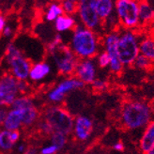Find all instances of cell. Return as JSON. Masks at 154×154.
Instances as JSON below:
<instances>
[{
  "label": "cell",
  "instance_id": "obj_6",
  "mask_svg": "<svg viewBox=\"0 0 154 154\" xmlns=\"http://www.w3.org/2000/svg\"><path fill=\"white\" fill-rule=\"evenodd\" d=\"M138 9L139 0H115V13L121 28L132 30L140 28Z\"/></svg>",
  "mask_w": 154,
  "mask_h": 154
},
{
  "label": "cell",
  "instance_id": "obj_21",
  "mask_svg": "<svg viewBox=\"0 0 154 154\" xmlns=\"http://www.w3.org/2000/svg\"><path fill=\"white\" fill-rule=\"evenodd\" d=\"M146 126L147 127L140 139V149L144 154L154 147V121L149 122Z\"/></svg>",
  "mask_w": 154,
  "mask_h": 154
},
{
  "label": "cell",
  "instance_id": "obj_3",
  "mask_svg": "<svg viewBox=\"0 0 154 154\" xmlns=\"http://www.w3.org/2000/svg\"><path fill=\"white\" fill-rule=\"evenodd\" d=\"M151 118L150 106L144 102H126L121 108V120L125 127L136 130L146 126Z\"/></svg>",
  "mask_w": 154,
  "mask_h": 154
},
{
  "label": "cell",
  "instance_id": "obj_17",
  "mask_svg": "<svg viewBox=\"0 0 154 154\" xmlns=\"http://www.w3.org/2000/svg\"><path fill=\"white\" fill-rule=\"evenodd\" d=\"M138 16L140 27L154 25V10L148 0H139Z\"/></svg>",
  "mask_w": 154,
  "mask_h": 154
},
{
  "label": "cell",
  "instance_id": "obj_5",
  "mask_svg": "<svg viewBox=\"0 0 154 154\" xmlns=\"http://www.w3.org/2000/svg\"><path fill=\"white\" fill-rule=\"evenodd\" d=\"M5 57L10 69V73L18 81H26L28 79V75L32 63L18 46L10 42L6 47Z\"/></svg>",
  "mask_w": 154,
  "mask_h": 154
},
{
  "label": "cell",
  "instance_id": "obj_16",
  "mask_svg": "<svg viewBox=\"0 0 154 154\" xmlns=\"http://www.w3.org/2000/svg\"><path fill=\"white\" fill-rule=\"evenodd\" d=\"M20 139L19 131L0 130V150L3 152L11 151Z\"/></svg>",
  "mask_w": 154,
  "mask_h": 154
},
{
  "label": "cell",
  "instance_id": "obj_12",
  "mask_svg": "<svg viewBox=\"0 0 154 154\" xmlns=\"http://www.w3.org/2000/svg\"><path fill=\"white\" fill-rule=\"evenodd\" d=\"M11 107L19 109L22 112L23 126H32L38 119V110L33 100L26 95H19Z\"/></svg>",
  "mask_w": 154,
  "mask_h": 154
},
{
  "label": "cell",
  "instance_id": "obj_15",
  "mask_svg": "<svg viewBox=\"0 0 154 154\" xmlns=\"http://www.w3.org/2000/svg\"><path fill=\"white\" fill-rule=\"evenodd\" d=\"M52 72V67L47 61H38L32 64L30 69L28 79L32 82H41L49 76Z\"/></svg>",
  "mask_w": 154,
  "mask_h": 154
},
{
  "label": "cell",
  "instance_id": "obj_35",
  "mask_svg": "<svg viewBox=\"0 0 154 154\" xmlns=\"http://www.w3.org/2000/svg\"><path fill=\"white\" fill-rule=\"evenodd\" d=\"M113 149L117 151H122L123 149H124V145H123L121 142H117L116 144H114Z\"/></svg>",
  "mask_w": 154,
  "mask_h": 154
},
{
  "label": "cell",
  "instance_id": "obj_20",
  "mask_svg": "<svg viewBox=\"0 0 154 154\" xmlns=\"http://www.w3.org/2000/svg\"><path fill=\"white\" fill-rule=\"evenodd\" d=\"M139 54L154 63V38L151 34H141L139 41Z\"/></svg>",
  "mask_w": 154,
  "mask_h": 154
},
{
  "label": "cell",
  "instance_id": "obj_28",
  "mask_svg": "<svg viewBox=\"0 0 154 154\" xmlns=\"http://www.w3.org/2000/svg\"><path fill=\"white\" fill-rule=\"evenodd\" d=\"M91 87L96 92H103L108 88V83L101 78H96L91 84Z\"/></svg>",
  "mask_w": 154,
  "mask_h": 154
},
{
  "label": "cell",
  "instance_id": "obj_33",
  "mask_svg": "<svg viewBox=\"0 0 154 154\" xmlns=\"http://www.w3.org/2000/svg\"><path fill=\"white\" fill-rule=\"evenodd\" d=\"M2 35L4 36V37H6V38H10L11 35H12V33H13V29H12V27L11 26H9V25H7L5 27H4V29L2 30Z\"/></svg>",
  "mask_w": 154,
  "mask_h": 154
},
{
  "label": "cell",
  "instance_id": "obj_18",
  "mask_svg": "<svg viewBox=\"0 0 154 154\" xmlns=\"http://www.w3.org/2000/svg\"><path fill=\"white\" fill-rule=\"evenodd\" d=\"M77 25L78 24H77L74 15H69L64 13L56 21H54V29L57 33L63 34L72 31Z\"/></svg>",
  "mask_w": 154,
  "mask_h": 154
},
{
  "label": "cell",
  "instance_id": "obj_7",
  "mask_svg": "<svg viewBox=\"0 0 154 154\" xmlns=\"http://www.w3.org/2000/svg\"><path fill=\"white\" fill-rule=\"evenodd\" d=\"M43 119L47 121L54 132H60L67 135L72 132L74 119L66 108L60 105H51L45 110Z\"/></svg>",
  "mask_w": 154,
  "mask_h": 154
},
{
  "label": "cell",
  "instance_id": "obj_37",
  "mask_svg": "<svg viewBox=\"0 0 154 154\" xmlns=\"http://www.w3.org/2000/svg\"><path fill=\"white\" fill-rule=\"evenodd\" d=\"M37 153H38V151H37V149H34V148H28V149H26V151L24 152V154H37Z\"/></svg>",
  "mask_w": 154,
  "mask_h": 154
},
{
  "label": "cell",
  "instance_id": "obj_1",
  "mask_svg": "<svg viewBox=\"0 0 154 154\" xmlns=\"http://www.w3.org/2000/svg\"><path fill=\"white\" fill-rule=\"evenodd\" d=\"M68 45L78 59L95 58L102 51V38L93 30L77 25L72 31Z\"/></svg>",
  "mask_w": 154,
  "mask_h": 154
},
{
  "label": "cell",
  "instance_id": "obj_2",
  "mask_svg": "<svg viewBox=\"0 0 154 154\" xmlns=\"http://www.w3.org/2000/svg\"><path fill=\"white\" fill-rule=\"evenodd\" d=\"M46 52L52 57L59 74L66 77L73 75L78 57L68 43L64 42L62 34H55L53 40L47 43Z\"/></svg>",
  "mask_w": 154,
  "mask_h": 154
},
{
  "label": "cell",
  "instance_id": "obj_39",
  "mask_svg": "<svg viewBox=\"0 0 154 154\" xmlns=\"http://www.w3.org/2000/svg\"><path fill=\"white\" fill-rule=\"evenodd\" d=\"M146 154H154V147L150 149V150H149L147 153H146Z\"/></svg>",
  "mask_w": 154,
  "mask_h": 154
},
{
  "label": "cell",
  "instance_id": "obj_22",
  "mask_svg": "<svg viewBox=\"0 0 154 154\" xmlns=\"http://www.w3.org/2000/svg\"><path fill=\"white\" fill-rule=\"evenodd\" d=\"M96 11L102 22L115 13V0H96Z\"/></svg>",
  "mask_w": 154,
  "mask_h": 154
},
{
  "label": "cell",
  "instance_id": "obj_27",
  "mask_svg": "<svg viewBox=\"0 0 154 154\" xmlns=\"http://www.w3.org/2000/svg\"><path fill=\"white\" fill-rule=\"evenodd\" d=\"M61 8H62L63 12L65 14L69 15H75L76 10H77V3L72 2V1H66V0H62L59 1Z\"/></svg>",
  "mask_w": 154,
  "mask_h": 154
},
{
  "label": "cell",
  "instance_id": "obj_9",
  "mask_svg": "<svg viewBox=\"0 0 154 154\" xmlns=\"http://www.w3.org/2000/svg\"><path fill=\"white\" fill-rule=\"evenodd\" d=\"M119 37V30L117 29L107 32L102 38V47L103 48V51L106 52L107 55L109 56L110 58V63L108 68L111 71V72L115 74H119L123 70V67H124L119 57V53H118Z\"/></svg>",
  "mask_w": 154,
  "mask_h": 154
},
{
  "label": "cell",
  "instance_id": "obj_19",
  "mask_svg": "<svg viewBox=\"0 0 154 154\" xmlns=\"http://www.w3.org/2000/svg\"><path fill=\"white\" fill-rule=\"evenodd\" d=\"M2 126L4 129L9 131H19L23 126L22 112L19 109L10 107Z\"/></svg>",
  "mask_w": 154,
  "mask_h": 154
},
{
  "label": "cell",
  "instance_id": "obj_30",
  "mask_svg": "<svg viewBox=\"0 0 154 154\" xmlns=\"http://www.w3.org/2000/svg\"><path fill=\"white\" fill-rule=\"evenodd\" d=\"M58 148H57L55 145L50 144L48 146H44L43 148L40 150L41 154H56L58 151Z\"/></svg>",
  "mask_w": 154,
  "mask_h": 154
},
{
  "label": "cell",
  "instance_id": "obj_38",
  "mask_svg": "<svg viewBox=\"0 0 154 154\" xmlns=\"http://www.w3.org/2000/svg\"><path fill=\"white\" fill-rule=\"evenodd\" d=\"M148 2L152 6V8H153V10H154V0H148Z\"/></svg>",
  "mask_w": 154,
  "mask_h": 154
},
{
  "label": "cell",
  "instance_id": "obj_25",
  "mask_svg": "<svg viewBox=\"0 0 154 154\" xmlns=\"http://www.w3.org/2000/svg\"><path fill=\"white\" fill-rule=\"evenodd\" d=\"M152 64L153 63H151V61H149V59H148L146 57L139 54V55L136 57V58L134 59L133 66H134L137 69H139V70H149V69L152 66Z\"/></svg>",
  "mask_w": 154,
  "mask_h": 154
},
{
  "label": "cell",
  "instance_id": "obj_24",
  "mask_svg": "<svg viewBox=\"0 0 154 154\" xmlns=\"http://www.w3.org/2000/svg\"><path fill=\"white\" fill-rule=\"evenodd\" d=\"M67 134L60 133V132H53L50 134V138H51V144L55 145L57 148H58V149L60 150L61 149L64 148V146L67 143Z\"/></svg>",
  "mask_w": 154,
  "mask_h": 154
},
{
  "label": "cell",
  "instance_id": "obj_29",
  "mask_svg": "<svg viewBox=\"0 0 154 154\" xmlns=\"http://www.w3.org/2000/svg\"><path fill=\"white\" fill-rule=\"evenodd\" d=\"M38 128H40L42 133H43L45 134H48V135H50L54 132L53 128L50 126L49 123L47 121H45L44 119L41 120V122L38 123Z\"/></svg>",
  "mask_w": 154,
  "mask_h": 154
},
{
  "label": "cell",
  "instance_id": "obj_40",
  "mask_svg": "<svg viewBox=\"0 0 154 154\" xmlns=\"http://www.w3.org/2000/svg\"><path fill=\"white\" fill-rule=\"evenodd\" d=\"M150 34L152 35V37L154 38V25L152 26V29H151V32H150Z\"/></svg>",
  "mask_w": 154,
  "mask_h": 154
},
{
  "label": "cell",
  "instance_id": "obj_10",
  "mask_svg": "<svg viewBox=\"0 0 154 154\" xmlns=\"http://www.w3.org/2000/svg\"><path fill=\"white\" fill-rule=\"evenodd\" d=\"M85 87V84L80 81L75 76H68L62 81H60L55 88H53L48 93V101L54 104H58L64 101L67 94L71 93L74 90L82 89Z\"/></svg>",
  "mask_w": 154,
  "mask_h": 154
},
{
  "label": "cell",
  "instance_id": "obj_36",
  "mask_svg": "<svg viewBox=\"0 0 154 154\" xmlns=\"http://www.w3.org/2000/svg\"><path fill=\"white\" fill-rule=\"evenodd\" d=\"M7 26V21L5 19V17L3 15H0V33L2 32V30L4 29V27Z\"/></svg>",
  "mask_w": 154,
  "mask_h": 154
},
{
  "label": "cell",
  "instance_id": "obj_14",
  "mask_svg": "<svg viewBox=\"0 0 154 154\" xmlns=\"http://www.w3.org/2000/svg\"><path fill=\"white\" fill-rule=\"evenodd\" d=\"M72 131L77 140L86 141L93 131V122L87 116H79L74 119Z\"/></svg>",
  "mask_w": 154,
  "mask_h": 154
},
{
  "label": "cell",
  "instance_id": "obj_4",
  "mask_svg": "<svg viewBox=\"0 0 154 154\" xmlns=\"http://www.w3.org/2000/svg\"><path fill=\"white\" fill-rule=\"evenodd\" d=\"M140 33L137 30H119L118 42L119 57L123 66H132L136 57L139 55Z\"/></svg>",
  "mask_w": 154,
  "mask_h": 154
},
{
  "label": "cell",
  "instance_id": "obj_26",
  "mask_svg": "<svg viewBox=\"0 0 154 154\" xmlns=\"http://www.w3.org/2000/svg\"><path fill=\"white\" fill-rule=\"evenodd\" d=\"M96 63L97 66H99L101 69L108 68L110 63V58L109 56L106 54V52H104L103 50L100 51V53L96 56Z\"/></svg>",
  "mask_w": 154,
  "mask_h": 154
},
{
  "label": "cell",
  "instance_id": "obj_41",
  "mask_svg": "<svg viewBox=\"0 0 154 154\" xmlns=\"http://www.w3.org/2000/svg\"><path fill=\"white\" fill-rule=\"evenodd\" d=\"M60 1H62V0H60ZM66 1H72V2L77 3V2H78V0H66Z\"/></svg>",
  "mask_w": 154,
  "mask_h": 154
},
{
  "label": "cell",
  "instance_id": "obj_13",
  "mask_svg": "<svg viewBox=\"0 0 154 154\" xmlns=\"http://www.w3.org/2000/svg\"><path fill=\"white\" fill-rule=\"evenodd\" d=\"M73 76L85 85H90L97 78V63L94 58L78 59Z\"/></svg>",
  "mask_w": 154,
  "mask_h": 154
},
{
  "label": "cell",
  "instance_id": "obj_32",
  "mask_svg": "<svg viewBox=\"0 0 154 154\" xmlns=\"http://www.w3.org/2000/svg\"><path fill=\"white\" fill-rule=\"evenodd\" d=\"M8 111L9 109L7 108V107H3V106H0V125L3 124V122L7 117V114H8Z\"/></svg>",
  "mask_w": 154,
  "mask_h": 154
},
{
  "label": "cell",
  "instance_id": "obj_8",
  "mask_svg": "<svg viewBox=\"0 0 154 154\" xmlns=\"http://www.w3.org/2000/svg\"><path fill=\"white\" fill-rule=\"evenodd\" d=\"M75 14L81 26L97 33L103 31V22L96 11V0H78Z\"/></svg>",
  "mask_w": 154,
  "mask_h": 154
},
{
  "label": "cell",
  "instance_id": "obj_31",
  "mask_svg": "<svg viewBox=\"0 0 154 154\" xmlns=\"http://www.w3.org/2000/svg\"><path fill=\"white\" fill-rule=\"evenodd\" d=\"M29 87L28 84L26 81H18V89L20 92V95H25L26 93V91L28 90Z\"/></svg>",
  "mask_w": 154,
  "mask_h": 154
},
{
  "label": "cell",
  "instance_id": "obj_23",
  "mask_svg": "<svg viewBox=\"0 0 154 154\" xmlns=\"http://www.w3.org/2000/svg\"><path fill=\"white\" fill-rule=\"evenodd\" d=\"M62 14H64V12L61 8L60 2H53L46 8L44 19L48 23H54V21H56Z\"/></svg>",
  "mask_w": 154,
  "mask_h": 154
},
{
  "label": "cell",
  "instance_id": "obj_34",
  "mask_svg": "<svg viewBox=\"0 0 154 154\" xmlns=\"http://www.w3.org/2000/svg\"><path fill=\"white\" fill-rule=\"evenodd\" d=\"M26 149V146L24 143H21L18 146H16V150L19 154H24Z\"/></svg>",
  "mask_w": 154,
  "mask_h": 154
},
{
  "label": "cell",
  "instance_id": "obj_11",
  "mask_svg": "<svg viewBox=\"0 0 154 154\" xmlns=\"http://www.w3.org/2000/svg\"><path fill=\"white\" fill-rule=\"evenodd\" d=\"M19 95L17 79L11 73H6L0 77V106L9 108Z\"/></svg>",
  "mask_w": 154,
  "mask_h": 154
}]
</instances>
